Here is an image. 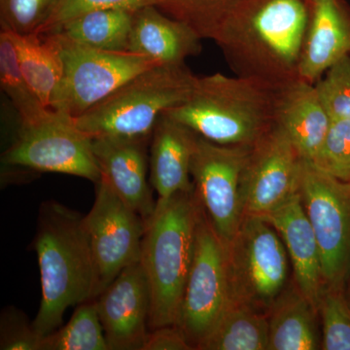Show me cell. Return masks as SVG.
I'll list each match as a JSON object with an SVG mask.
<instances>
[{
	"mask_svg": "<svg viewBox=\"0 0 350 350\" xmlns=\"http://www.w3.org/2000/svg\"><path fill=\"white\" fill-rule=\"evenodd\" d=\"M5 31L15 45L21 71L44 107L50 108L53 94L64 75L59 39L55 33L21 34Z\"/></svg>",
	"mask_w": 350,
	"mask_h": 350,
	"instance_id": "7402d4cb",
	"label": "cell"
},
{
	"mask_svg": "<svg viewBox=\"0 0 350 350\" xmlns=\"http://www.w3.org/2000/svg\"><path fill=\"white\" fill-rule=\"evenodd\" d=\"M0 84L17 110L21 125L36 123L49 113L50 108L44 107L25 79L15 45L3 31L0 33Z\"/></svg>",
	"mask_w": 350,
	"mask_h": 350,
	"instance_id": "484cf974",
	"label": "cell"
},
{
	"mask_svg": "<svg viewBox=\"0 0 350 350\" xmlns=\"http://www.w3.org/2000/svg\"><path fill=\"white\" fill-rule=\"evenodd\" d=\"M196 79L185 64H158L131 78L73 121L92 139L151 138L159 119L187 100Z\"/></svg>",
	"mask_w": 350,
	"mask_h": 350,
	"instance_id": "5b68a950",
	"label": "cell"
},
{
	"mask_svg": "<svg viewBox=\"0 0 350 350\" xmlns=\"http://www.w3.org/2000/svg\"><path fill=\"white\" fill-rule=\"evenodd\" d=\"M197 135L165 115L157 122L151 137L149 163L150 183L158 200L194 189L190 167Z\"/></svg>",
	"mask_w": 350,
	"mask_h": 350,
	"instance_id": "ffe728a7",
	"label": "cell"
},
{
	"mask_svg": "<svg viewBox=\"0 0 350 350\" xmlns=\"http://www.w3.org/2000/svg\"><path fill=\"white\" fill-rule=\"evenodd\" d=\"M280 234L294 271L295 285L317 308L325 287L321 255L317 237L306 216L300 194L262 216Z\"/></svg>",
	"mask_w": 350,
	"mask_h": 350,
	"instance_id": "2e32d148",
	"label": "cell"
},
{
	"mask_svg": "<svg viewBox=\"0 0 350 350\" xmlns=\"http://www.w3.org/2000/svg\"><path fill=\"white\" fill-rule=\"evenodd\" d=\"M1 161L10 167L73 175L94 184L101 177L92 138L77 128L72 117L53 109L36 123L21 125Z\"/></svg>",
	"mask_w": 350,
	"mask_h": 350,
	"instance_id": "ba28073f",
	"label": "cell"
},
{
	"mask_svg": "<svg viewBox=\"0 0 350 350\" xmlns=\"http://www.w3.org/2000/svg\"><path fill=\"white\" fill-rule=\"evenodd\" d=\"M59 39L64 75L53 94L50 109L76 118L107 98L126 81L158 62L131 52H112L85 47Z\"/></svg>",
	"mask_w": 350,
	"mask_h": 350,
	"instance_id": "52a82bcc",
	"label": "cell"
},
{
	"mask_svg": "<svg viewBox=\"0 0 350 350\" xmlns=\"http://www.w3.org/2000/svg\"><path fill=\"white\" fill-rule=\"evenodd\" d=\"M317 315L296 285L285 289L269 312L268 350L321 349Z\"/></svg>",
	"mask_w": 350,
	"mask_h": 350,
	"instance_id": "44dd1931",
	"label": "cell"
},
{
	"mask_svg": "<svg viewBox=\"0 0 350 350\" xmlns=\"http://www.w3.org/2000/svg\"><path fill=\"white\" fill-rule=\"evenodd\" d=\"M185 334L177 325H167L149 330L142 350H192Z\"/></svg>",
	"mask_w": 350,
	"mask_h": 350,
	"instance_id": "836d02e7",
	"label": "cell"
},
{
	"mask_svg": "<svg viewBox=\"0 0 350 350\" xmlns=\"http://www.w3.org/2000/svg\"><path fill=\"white\" fill-rule=\"evenodd\" d=\"M85 224L96 266L98 298L123 269L140 262L145 221L100 180Z\"/></svg>",
	"mask_w": 350,
	"mask_h": 350,
	"instance_id": "7c38bea8",
	"label": "cell"
},
{
	"mask_svg": "<svg viewBox=\"0 0 350 350\" xmlns=\"http://www.w3.org/2000/svg\"><path fill=\"white\" fill-rule=\"evenodd\" d=\"M33 247L42 297L32 325L43 338L63 325L69 308L96 299V266L85 216L55 200L43 202Z\"/></svg>",
	"mask_w": 350,
	"mask_h": 350,
	"instance_id": "7a4b0ae2",
	"label": "cell"
},
{
	"mask_svg": "<svg viewBox=\"0 0 350 350\" xmlns=\"http://www.w3.org/2000/svg\"><path fill=\"white\" fill-rule=\"evenodd\" d=\"M250 149L196 138L190 167L194 193L226 246L244 218L243 174Z\"/></svg>",
	"mask_w": 350,
	"mask_h": 350,
	"instance_id": "30bf717a",
	"label": "cell"
},
{
	"mask_svg": "<svg viewBox=\"0 0 350 350\" xmlns=\"http://www.w3.org/2000/svg\"><path fill=\"white\" fill-rule=\"evenodd\" d=\"M304 159L278 126L251 146L243 174L244 216H265L300 189Z\"/></svg>",
	"mask_w": 350,
	"mask_h": 350,
	"instance_id": "4fadbf2b",
	"label": "cell"
},
{
	"mask_svg": "<svg viewBox=\"0 0 350 350\" xmlns=\"http://www.w3.org/2000/svg\"><path fill=\"white\" fill-rule=\"evenodd\" d=\"M350 55V17L340 0H312L310 27L299 77L315 84L329 68Z\"/></svg>",
	"mask_w": 350,
	"mask_h": 350,
	"instance_id": "d6986e66",
	"label": "cell"
},
{
	"mask_svg": "<svg viewBox=\"0 0 350 350\" xmlns=\"http://www.w3.org/2000/svg\"><path fill=\"white\" fill-rule=\"evenodd\" d=\"M229 303L227 248L200 206L194 257L176 325L199 349Z\"/></svg>",
	"mask_w": 350,
	"mask_h": 350,
	"instance_id": "8fae6325",
	"label": "cell"
},
{
	"mask_svg": "<svg viewBox=\"0 0 350 350\" xmlns=\"http://www.w3.org/2000/svg\"><path fill=\"white\" fill-rule=\"evenodd\" d=\"M317 312L321 320V349L350 350V306L342 288L325 285Z\"/></svg>",
	"mask_w": 350,
	"mask_h": 350,
	"instance_id": "83f0119b",
	"label": "cell"
},
{
	"mask_svg": "<svg viewBox=\"0 0 350 350\" xmlns=\"http://www.w3.org/2000/svg\"><path fill=\"white\" fill-rule=\"evenodd\" d=\"M135 12L123 9L90 11L48 33L61 34L69 41L93 49L129 52Z\"/></svg>",
	"mask_w": 350,
	"mask_h": 350,
	"instance_id": "603a6c76",
	"label": "cell"
},
{
	"mask_svg": "<svg viewBox=\"0 0 350 350\" xmlns=\"http://www.w3.org/2000/svg\"><path fill=\"white\" fill-rule=\"evenodd\" d=\"M312 162L336 178L350 183V120H332L321 148Z\"/></svg>",
	"mask_w": 350,
	"mask_h": 350,
	"instance_id": "f546056e",
	"label": "cell"
},
{
	"mask_svg": "<svg viewBox=\"0 0 350 350\" xmlns=\"http://www.w3.org/2000/svg\"><path fill=\"white\" fill-rule=\"evenodd\" d=\"M243 0H160L163 13L194 29L200 38L214 40L234 8Z\"/></svg>",
	"mask_w": 350,
	"mask_h": 350,
	"instance_id": "4316f807",
	"label": "cell"
},
{
	"mask_svg": "<svg viewBox=\"0 0 350 350\" xmlns=\"http://www.w3.org/2000/svg\"><path fill=\"white\" fill-rule=\"evenodd\" d=\"M312 0H243L214 42L236 75L278 88L299 77Z\"/></svg>",
	"mask_w": 350,
	"mask_h": 350,
	"instance_id": "6da1fadb",
	"label": "cell"
},
{
	"mask_svg": "<svg viewBox=\"0 0 350 350\" xmlns=\"http://www.w3.org/2000/svg\"><path fill=\"white\" fill-rule=\"evenodd\" d=\"M202 48V38L194 29L158 6L144 7L133 14L129 52L161 64L181 66L189 57L199 55Z\"/></svg>",
	"mask_w": 350,
	"mask_h": 350,
	"instance_id": "ac0fdd59",
	"label": "cell"
},
{
	"mask_svg": "<svg viewBox=\"0 0 350 350\" xmlns=\"http://www.w3.org/2000/svg\"><path fill=\"white\" fill-rule=\"evenodd\" d=\"M200 204L194 193L157 200L145 221L140 264L151 295L149 330L176 325L194 257Z\"/></svg>",
	"mask_w": 350,
	"mask_h": 350,
	"instance_id": "277c9868",
	"label": "cell"
},
{
	"mask_svg": "<svg viewBox=\"0 0 350 350\" xmlns=\"http://www.w3.org/2000/svg\"><path fill=\"white\" fill-rule=\"evenodd\" d=\"M40 350H109L96 299L78 305L66 325L43 337Z\"/></svg>",
	"mask_w": 350,
	"mask_h": 350,
	"instance_id": "d4e9b609",
	"label": "cell"
},
{
	"mask_svg": "<svg viewBox=\"0 0 350 350\" xmlns=\"http://www.w3.org/2000/svg\"><path fill=\"white\" fill-rule=\"evenodd\" d=\"M269 317L251 306L229 301L199 350H268Z\"/></svg>",
	"mask_w": 350,
	"mask_h": 350,
	"instance_id": "cb8c5ba5",
	"label": "cell"
},
{
	"mask_svg": "<svg viewBox=\"0 0 350 350\" xmlns=\"http://www.w3.org/2000/svg\"><path fill=\"white\" fill-rule=\"evenodd\" d=\"M109 350H142L149 331L151 295L140 262L119 273L96 298Z\"/></svg>",
	"mask_w": 350,
	"mask_h": 350,
	"instance_id": "5bb4252c",
	"label": "cell"
},
{
	"mask_svg": "<svg viewBox=\"0 0 350 350\" xmlns=\"http://www.w3.org/2000/svg\"><path fill=\"white\" fill-rule=\"evenodd\" d=\"M151 138H93V151L100 170V180L142 216L148 220L156 208L147 181L146 144Z\"/></svg>",
	"mask_w": 350,
	"mask_h": 350,
	"instance_id": "9a60e30c",
	"label": "cell"
},
{
	"mask_svg": "<svg viewBox=\"0 0 350 350\" xmlns=\"http://www.w3.org/2000/svg\"><path fill=\"white\" fill-rule=\"evenodd\" d=\"M314 85L331 120H350V55L334 64Z\"/></svg>",
	"mask_w": 350,
	"mask_h": 350,
	"instance_id": "4dcf8cb0",
	"label": "cell"
},
{
	"mask_svg": "<svg viewBox=\"0 0 350 350\" xmlns=\"http://www.w3.org/2000/svg\"><path fill=\"white\" fill-rule=\"evenodd\" d=\"M64 0H0L2 31L43 33Z\"/></svg>",
	"mask_w": 350,
	"mask_h": 350,
	"instance_id": "f1b7e54d",
	"label": "cell"
},
{
	"mask_svg": "<svg viewBox=\"0 0 350 350\" xmlns=\"http://www.w3.org/2000/svg\"><path fill=\"white\" fill-rule=\"evenodd\" d=\"M275 115L301 158L314 160L332 121L315 85L297 78L275 88Z\"/></svg>",
	"mask_w": 350,
	"mask_h": 350,
	"instance_id": "e0dca14e",
	"label": "cell"
},
{
	"mask_svg": "<svg viewBox=\"0 0 350 350\" xmlns=\"http://www.w3.org/2000/svg\"><path fill=\"white\" fill-rule=\"evenodd\" d=\"M226 248L229 301L269 314L289 275V256L280 234L261 216H244Z\"/></svg>",
	"mask_w": 350,
	"mask_h": 350,
	"instance_id": "8992f818",
	"label": "cell"
},
{
	"mask_svg": "<svg viewBox=\"0 0 350 350\" xmlns=\"http://www.w3.org/2000/svg\"><path fill=\"white\" fill-rule=\"evenodd\" d=\"M160 0H64L43 33L56 31L64 23L90 11L100 9L137 11L146 6H158Z\"/></svg>",
	"mask_w": 350,
	"mask_h": 350,
	"instance_id": "d6a6232c",
	"label": "cell"
},
{
	"mask_svg": "<svg viewBox=\"0 0 350 350\" xmlns=\"http://www.w3.org/2000/svg\"><path fill=\"white\" fill-rule=\"evenodd\" d=\"M275 88L241 76L197 77L187 100L165 113L196 135L229 146H252L275 126Z\"/></svg>",
	"mask_w": 350,
	"mask_h": 350,
	"instance_id": "3957f363",
	"label": "cell"
},
{
	"mask_svg": "<svg viewBox=\"0 0 350 350\" xmlns=\"http://www.w3.org/2000/svg\"><path fill=\"white\" fill-rule=\"evenodd\" d=\"M41 340L22 310L9 306L0 317V349L40 350Z\"/></svg>",
	"mask_w": 350,
	"mask_h": 350,
	"instance_id": "1f68e13d",
	"label": "cell"
},
{
	"mask_svg": "<svg viewBox=\"0 0 350 350\" xmlns=\"http://www.w3.org/2000/svg\"><path fill=\"white\" fill-rule=\"evenodd\" d=\"M299 194L319 243L326 285L344 288L350 273V183L303 160Z\"/></svg>",
	"mask_w": 350,
	"mask_h": 350,
	"instance_id": "9c48e42d",
	"label": "cell"
},
{
	"mask_svg": "<svg viewBox=\"0 0 350 350\" xmlns=\"http://www.w3.org/2000/svg\"><path fill=\"white\" fill-rule=\"evenodd\" d=\"M349 290H347V301H349V306H350V273H349Z\"/></svg>",
	"mask_w": 350,
	"mask_h": 350,
	"instance_id": "e575fe53",
	"label": "cell"
}]
</instances>
